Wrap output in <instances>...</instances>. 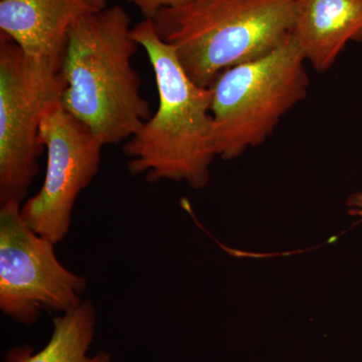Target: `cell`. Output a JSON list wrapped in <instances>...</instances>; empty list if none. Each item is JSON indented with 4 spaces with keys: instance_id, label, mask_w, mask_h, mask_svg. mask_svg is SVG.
I'll use <instances>...</instances> for the list:
<instances>
[{
    "instance_id": "obj_3",
    "label": "cell",
    "mask_w": 362,
    "mask_h": 362,
    "mask_svg": "<svg viewBox=\"0 0 362 362\" xmlns=\"http://www.w3.org/2000/svg\"><path fill=\"white\" fill-rule=\"evenodd\" d=\"M152 20L188 77L211 88L233 66L270 54L292 35L294 0H190Z\"/></svg>"
},
{
    "instance_id": "obj_6",
    "label": "cell",
    "mask_w": 362,
    "mask_h": 362,
    "mask_svg": "<svg viewBox=\"0 0 362 362\" xmlns=\"http://www.w3.org/2000/svg\"><path fill=\"white\" fill-rule=\"evenodd\" d=\"M21 207L0 206V310L32 325L42 312L61 315L80 306L87 280L59 261L56 245L26 223Z\"/></svg>"
},
{
    "instance_id": "obj_1",
    "label": "cell",
    "mask_w": 362,
    "mask_h": 362,
    "mask_svg": "<svg viewBox=\"0 0 362 362\" xmlns=\"http://www.w3.org/2000/svg\"><path fill=\"white\" fill-rule=\"evenodd\" d=\"M120 6L90 11L71 25L61 75V104L107 145L127 141L151 116L132 66L139 44Z\"/></svg>"
},
{
    "instance_id": "obj_8",
    "label": "cell",
    "mask_w": 362,
    "mask_h": 362,
    "mask_svg": "<svg viewBox=\"0 0 362 362\" xmlns=\"http://www.w3.org/2000/svg\"><path fill=\"white\" fill-rule=\"evenodd\" d=\"M90 11L85 0H0V33L61 71L71 25Z\"/></svg>"
},
{
    "instance_id": "obj_12",
    "label": "cell",
    "mask_w": 362,
    "mask_h": 362,
    "mask_svg": "<svg viewBox=\"0 0 362 362\" xmlns=\"http://www.w3.org/2000/svg\"><path fill=\"white\" fill-rule=\"evenodd\" d=\"M349 207V214L352 216H361L362 218V192L352 194L347 202Z\"/></svg>"
},
{
    "instance_id": "obj_4",
    "label": "cell",
    "mask_w": 362,
    "mask_h": 362,
    "mask_svg": "<svg viewBox=\"0 0 362 362\" xmlns=\"http://www.w3.org/2000/svg\"><path fill=\"white\" fill-rule=\"evenodd\" d=\"M307 63L292 35L270 54L221 73L211 86L216 156L237 158L265 143L308 94Z\"/></svg>"
},
{
    "instance_id": "obj_7",
    "label": "cell",
    "mask_w": 362,
    "mask_h": 362,
    "mask_svg": "<svg viewBox=\"0 0 362 362\" xmlns=\"http://www.w3.org/2000/svg\"><path fill=\"white\" fill-rule=\"evenodd\" d=\"M40 133L47 150L45 180L21 211L35 233L57 245L70 232L74 206L97 175L105 145L61 102L45 113Z\"/></svg>"
},
{
    "instance_id": "obj_13",
    "label": "cell",
    "mask_w": 362,
    "mask_h": 362,
    "mask_svg": "<svg viewBox=\"0 0 362 362\" xmlns=\"http://www.w3.org/2000/svg\"><path fill=\"white\" fill-rule=\"evenodd\" d=\"M87 2L88 6L94 11H102V9L106 8L107 2L108 0H85Z\"/></svg>"
},
{
    "instance_id": "obj_10",
    "label": "cell",
    "mask_w": 362,
    "mask_h": 362,
    "mask_svg": "<svg viewBox=\"0 0 362 362\" xmlns=\"http://www.w3.org/2000/svg\"><path fill=\"white\" fill-rule=\"evenodd\" d=\"M97 312L90 300L74 310L57 315L51 337L39 351L28 349L11 350L6 362H111L110 354H90L96 332Z\"/></svg>"
},
{
    "instance_id": "obj_9",
    "label": "cell",
    "mask_w": 362,
    "mask_h": 362,
    "mask_svg": "<svg viewBox=\"0 0 362 362\" xmlns=\"http://www.w3.org/2000/svg\"><path fill=\"white\" fill-rule=\"evenodd\" d=\"M292 37L305 61L326 73L350 42H362V0H294Z\"/></svg>"
},
{
    "instance_id": "obj_2",
    "label": "cell",
    "mask_w": 362,
    "mask_h": 362,
    "mask_svg": "<svg viewBox=\"0 0 362 362\" xmlns=\"http://www.w3.org/2000/svg\"><path fill=\"white\" fill-rule=\"evenodd\" d=\"M153 69L158 108L124 143L132 175L149 182L183 181L194 189L209 183L216 158L211 118V88L195 84L161 40L153 21L144 18L132 28Z\"/></svg>"
},
{
    "instance_id": "obj_11",
    "label": "cell",
    "mask_w": 362,
    "mask_h": 362,
    "mask_svg": "<svg viewBox=\"0 0 362 362\" xmlns=\"http://www.w3.org/2000/svg\"><path fill=\"white\" fill-rule=\"evenodd\" d=\"M126 1L137 7L144 18H152L161 8L182 6L190 0H126Z\"/></svg>"
},
{
    "instance_id": "obj_5",
    "label": "cell",
    "mask_w": 362,
    "mask_h": 362,
    "mask_svg": "<svg viewBox=\"0 0 362 362\" xmlns=\"http://www.w3.org/2000/svg\"><path fill=\"white\" fill-rule=\"evenodd\" d=\"M64 88L61 71L0 33V206L28 197L45 149L42 118Z\"/></svg>"
}]
</instances>
